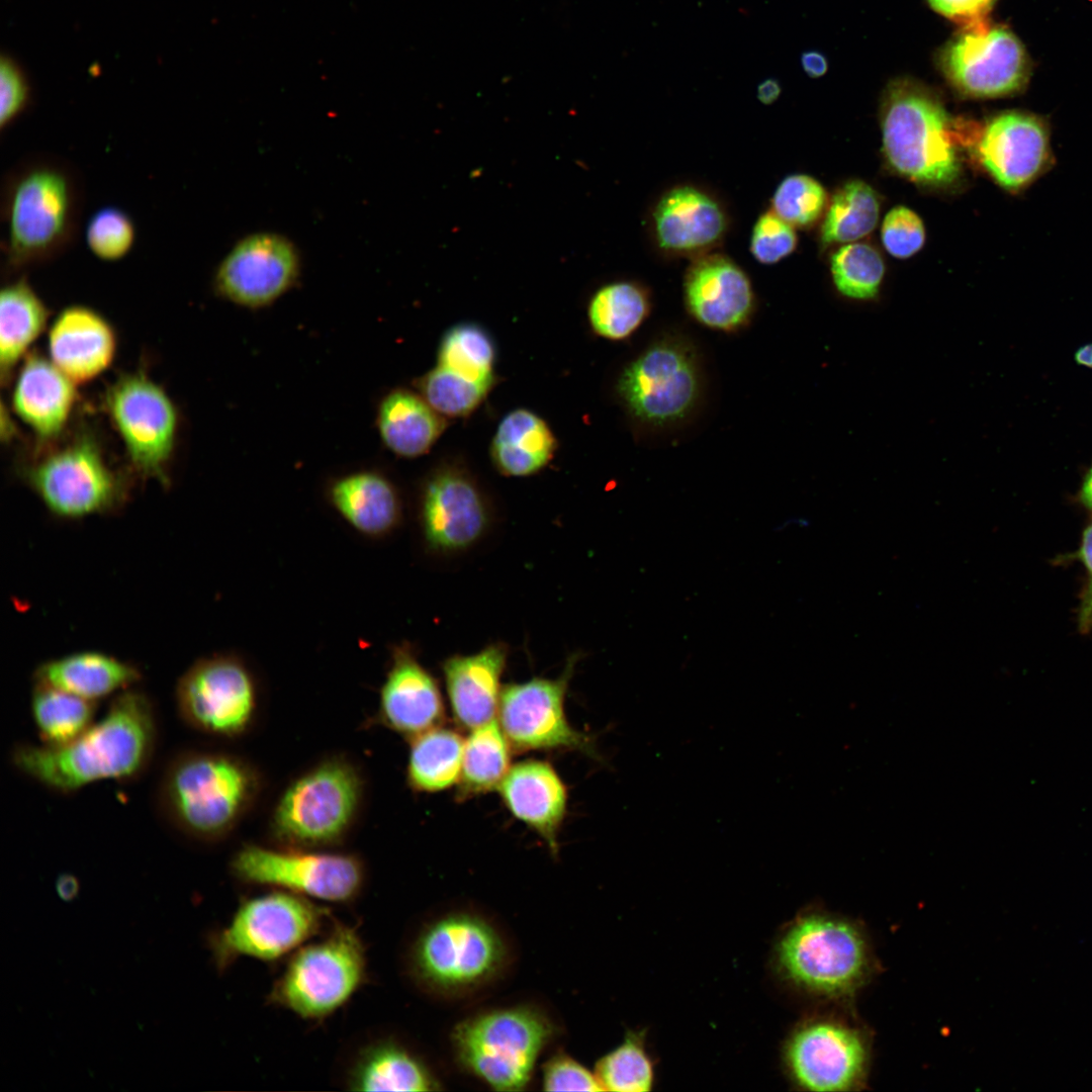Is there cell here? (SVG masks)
Wrapping results in <instances>:
<instances>
[{"mask_svg": "<svg viewBox=\"0 0 1092 1092\" xmlns=\"http://www.w3.org/2000/svg\"><path fill=\"white\" fill-rule=\"evenodd\" d=\"M731 226L726 204L708 188L690 182L666 188L651 205L648 231L667 258L695 259L714 252Z\"/></svg>", "mask_w": 1092, "mask_h": 1092, "instance_id": "cell-20", "label": "cell"}, {"mask_svg": "<svg viewBox=\"0 0 1092 1092\" xmlns=\"http://www.w3.org/2000/svg\"><path fill=\"white\" fill-rule=\"evenodd\" d=\"M79 888L78 880L71 874L61 875L56 883L57 893L65 901L73 900L77 896Z\"/></svg>", "mask_w": 1092, "mask_h": 1092, "instance_id": "cell-55", "label": "cell"}, {"mask_svg": "<svg viewBox=\"0 0 1092 1092\" xmlns=\"http://www.w3.org/2000/svg\"><path fill=\"white\" fill-rule=\"evenodd\" d=\"M444 701L436 678L403 642L392 647L391 661L379 697V720L412 739L442 725Z\"/></svg>", "mask_w": 1092, "mask_h": 1092, "instance_id": "cell-25", "label": "cell"}, {"mask_svg": "<svg viewBox=\"0 0 1092 1092\" xmlns=\"http://www.w3.org/2000/svg\"><path fill=\"white\" fill-rule=\"evenodd\" d=\"M947 80L966 96L996 98L1022 89L1029 75L1021 41L1003 26L966 25L940 56Z\"/></svg>", "mask_w": 1092, "mask_h": 1092, "instance_id": "cell-16", "label": "cell"}, {"mask_svg": "<svg viewBox=\"0 0 1092 1092\" xmlns=\"http://www.w3.org/2000/svg\"><path fill=\"white\" fill-rule=\"evenodd\" d=\"M556 440L546 422L535 413L518 408L499 422L490 455L504 475L524 477L537 473L552 459Z\"/></svg>", "mask_w": 1092, "mask_h": 1092, "instance_id": "cell-33", "label": "cell"}, {"mask_svg": "<svg viewBox=\"0 0 1092 1092\" xmlns=\"http://www.w3.org/2000/svg\"><path fill=\"white\" fill-rule=\"evenodd\" d=\"M230 870L244 884L336 904L355 901L366 881L365 866L358 856L318 849L246 844L232 857Z\"/></svg>", "mask_w": 1092, "mask_h": 1092, "instance_id": "cell-11", "label": "cell"}, {"mask_svg": "<svg viewBox=\"0 0 1092 1092\" xmlns=\"http://www.w3.org/2000/svg\"><path fill=\"white\" fill-rule=\"evenodd\" d=\"M1074 361L1079 366L1092 369V343L1080 346L1074 353Z\"/></svg>", "mask_w": 1092, "mask_h": 1092, "instance_id": "cell-56", "label": "cell"}, {"mask_svg": "<svg viewBox=\"0 0 1092 1092\" xmlns=\"http://www.w3.org/2000/svg\"><path fill=\"white\" fill-rule=\"evenodd\" d=\"M417 391L442 416L463 417L472 413L491 386L476 383L438 365L415 381Z\"/></svg>", "mask_w": 1092, "mask_h": 1092, "instance_id": "cell-43", "label": "cell"}, {"mask_svg": "<svg viewBox=\"0 0 1092 1092\" xmlns=\"http://www.w3.org/2000/svg\"><path fill=\"white\" fill-rule=\"evenodd\" d=\"M31 102L30 83L16 61L8 55L0 60V131L4 132L27 110Z\"/></svg>", "mask_w": 1092, "mask_h": 1092, "instance_id": "cell-48", "label": "cell"}, {"mask_svg": "<svg viewBox=\"0 0 1092 1092\" xmlns=\"http://www.w3.org/2000/svg\"><path fill=\"white\" fill-rule=\"evenodd\" d=\"M157 735L153 703L144 693L126 690L73 741L60 746L18 744L11 761L49 790L71 794L94 783L139 777L152 760Z\"/></svg>", "mask_w": 1092, "mask_h": 1092, "instance_id": "cell-1", "label": "cell"}, {"mask_svg": "<svg viewBox=\"0 0 1092 1092\" xmlns=\"http://www.w3.org/2000/svg\"><path fill=\"white\" fill-rule=\"evenodd\" d=\"M1061 560L1079 562L1085 572L1077 610L1078 630L1086 635L1092 631V519L1081 533L1077 549Z\"/></svg>", "mask_w": 1092, "mask_h": 1092, "instance_id": "cell-50", "label": "cell"}, {"mask_svg": "<svg viewBox=\"0 0 1092 1092\" xmlns=\"http://www.w3.org/2000/svg\"><path fill=\"white\" fill-rule=\"evenodd\" d=\"M505 943L479 916L453 913L425 923L408 941L404 964L420 986L459 991L478 986L502 968Z\"/></svg>", "mask_w": 1092, "mask_h": 1092, "instance_id": "cell-8", "label": "cell"}, {"mask_svg": "<svg viewBox=\"0 0 1092 1092\" xmlns=\"http://www.w3.org/2000/svg\"><path fill=\"white\" fill-rule=\"evenodd\" d=\"M778 959L795 985L831 998L854 993L870 967L860 930L847 920L817 913L799 917L787 929Z\"/></svg>", "mask_w": 1092, "mask_h": 1092, "instance_id": "cell-10", "label": "cell"}, {"mask_svg": "<svg viewBox=\"0 0 1092 1092\" xmlns=\"http://www.w3.org/2000/svg\"><path fill=\"white\" fill-rule=\"evenodd\" d=\"M863 1035L832 1019L808 1022L786 1046V1063L796 1084L810 1091H846L860 1084L868 1068Z\"/></svg>", "mask_w": 1092, "mask_h": 1092, "instance_id": "cell-21", "label": "cell"}, {"mask_svg": "<svg viewBox=\"0 0 1092 1092\" xmlns=\"http://www.w3.org/2000/svg\"><path fill=\"white\" fill-rule=\"evenodd\" d=\"M419 522L427 548L440 555L468 551L488 533L490 506L469 472L444 465L423 483L419 498Z\"/></svg>", "mask_w": 1092, "mask_h": 1092, "instance_id": "cell-18", "label": "cell"}, {"mask_svg": "<svg viewBox=\"0 0 1092 1092\" xmlns=\"http://www.w3.org/2000/svg\"><path fill=\"white\" fill-rule=\"evenodd\" d=\"M335 1081L348 1091H434L439 1082L423 1058L396 1033L365 1030L344 1046Z\"/></svg>", "mask_w": 1092, "mask_h": 1092, "instance_id": "cell-22", "label": "cell"}, {"mask_svg": "<svg viewBox=\"0 0 1092 1092\" xmlns=\"http://www.w3.org/2000/svg\"><path fill=\"white\" fill-rule=\"evenodd\" d=\"M495 349L489 335L475 324H458L443 336L437 365L467 380L489 385L494 382Z\"/></svg>", "mask_w": 1092, "mask_h": 1092, "instance_id": "cell-40", "label": "cell"}, {"mask_svg": "<svg viewBox=\"0 0 1092 1092\" xmlns=\"http://www.w3.org/2000/svg\"><path fill=\"white\" fill-rule=\"evenodd\" d=\"M830 270L836 290L844 297L869 301L875 299L885 276V263L871 245L848 244L830 259Z\"/></svg>", "mask_w": 1092, "mask_h": 1092, "instance_id": "cell-41", "label": "cell"}, {"mask_svg": "<svg viewBox=\"0 0 1092 1092\" xmlns=\"http://www.w3.org/2000/svg\"><path fill=\"white\" fill-rule=\"evenodd\" d=\"M508 655V646L498 641L442 663L449 705L460 727L470 731L497 717Z\"/></svg>", "mask_w": 1092, "mask_h": 1092, "instance_id": "cell-26", "label": "cell"}, {"mask_svg": "<svg viewBox=\"0 0 1092 1092\" xmlns=\"http://www.w3.org/2000/svg\"><path fill=\"white\" fill-rule=\"evenodd\" d=\"M367 975V951L358 928L334 917L322 934L287 958L267 1003L321 1021L347 1004Z\"/></svg>", "mask_w": 1092, "mask_h": 1092, "instance_id": "cell-4", "label": "cell"}, {"mask_svg": "<svg viewBox=\"0 0 1092 1092\" xmlns=\"http://www.w3.org/2000/svg\"><path fill=\"white\" fill-rule=\"evenodd\" d=\"M512 749L497 718L470 730L464 740L459 798L497 790L512 766Z\"/></svg>", "mask_w": 1092, "mask_h": 1092, "instance_id": "cell-36", "label": "cell"}, {"mask_svg": "<svg viewBox=\"0 0 1092 1092\" xmlns=\"http://www.w3.org/2000/svg\"><path fill=\"white\" fill-rule=\"evenodd\" d=\"M362 797L363 780L354 764L340 756L325 759L286 787L271 815V834L282 847L339 844L356 820Z\"/></svg>", "mask_w": 1092, "mask_h": 1092, "instance_id": "cell-6", "label": "cell"}, {"mask_svg": "<svg viewBox=\"0 0 1092 1092\" xmlns=\"http://www.w3.org/2000/svg\"><path fill=\"white\" fill-rule=\"evenodd\" d=\"M932 9L961 24L983 21L996 0H927Z\"/></svg>", "mask_w": 1092, "mask_h": 1092, "instance_id": "cell-51", "label": "cell"}, {"mask_svg": "<svg viewBox=\"0 0 1092 1092\" xmlns=\"http://www.w3.org/2000/svg\"><path fill=\"white\" fill-rule=\"evenodd\" d=\"M52 362L73 382L94 379L111 364L116 339L109 323L84 305L64 308L49 334Z\"/></svg>", "mask_w": 1092, "mask_h": 1092, "instance_id": "cell-28", "label": "cell"}, {"mask_svg": "<svg viewBox=\"0 0 1092 1092\" xmlns=\"http://www.w3.org/2000/svg\"><path fill=\"white\" fill-rule=\"evenodd\" d=\"M801 66L804 72L811 78H819L826 74L828 70L826 57L814 50L802 53Z\"/></svg>", "mask_w": 1092, "mask_h": 1092, "instance_id": "cell-53", "label": "cell"}, {"mask_svg": "<svg viewBox=\"0 0 1092 1092\" xmlns=\"http://www.w3.org/2000/svg\"><path fill=\"white\" fill-rule=\"evenodd\" d=\"M940 100L910 80L892 82L882 108L883 149L898 173L925 185L952 183L965 139Z\"/></svg>", "mask_w": 1092, "mask_h": 1092, "instance_id": "cell-5", "label": "cell"}, {"mask_svg": "<svg viewBox=\"0 0 1092 1092\" xmlns=\"http://www.w3.org/2000/svg\"><path fill=\"white\" fill-rule=\"evenodd\" d=\"M689 313L701 325L735 332L749 323L755 293L747 273L729 256L711 252L691 260L682 282Z\"/></svg>", "mask_w": 1092, "mask_h": 1092, "instance_id": "cell-24", "label": "cell"}, {"mask_svg": "<svg viewBox=\"0 0 1092 1092\" xmlns=\"http://www.w3.org/2000/svg\"><path fill=\"white\" fill-rule=\"evenodd\" d=\"M49 311L24 276L6 282L0 292V368L2 382L43 331Z\"/></svg>", "mask_w": 1092, "mask_h": 1092, "instance_id": "cell-34", "label": "cell"}, {"mask_svg": "<svg viewBox=\"0 0 1092 1092\" xmlns=\"http://www.w3.org/2000/svg\"><path fill=\"white\" fill-rule=\"evenodd\" d=\"M333 918L314 900L280 889L245 898L229 924L209 937L214 965L223 972L240 958H288L322 934Z\"/></svg>", "mask_w": 1092, "mask_h": 1092, "instance_id": "cell-7", "label": "cell"}, {"mask_svg": "<svg viewBox=\"0 0 1092 1092\" xmlns=\"http://www.w3.org/2000/svg\"><path fill=\"white\" fill-rule=\"evenodd\" d=\"M1073 502L1092 518V461L1084 467Z\"/></svg>", "mask_w": 1092, "mask_h": 1092, "instance_id": "cell-52", "label": "cell"}, {"mask_svg": "<svg viewBox=\"0 0 1092 1092\" xmlns=\"http://www.w3.org/2000/svg\"><path fill=\"white\" fill-rule=\"evenodd\" d=\"M980 163L995 182L1010 192L1032 184L1052 162L1050 131L1038 116L1007 111L981 127L975 143Z\"/></svg>", "mask_w": 1092, "mask_h": 1092, "instance_id": "cell-23", "label": "cell"}, {"mask_svg": "<svg viewBox=\"0 0 1092 1092\" xmlns=\"http://www.w3.org/2000/svg\"><path fill=\"white\" fill-rule=\"evenodd\" d=\"M651 298L644 285L635 281H615L593 295L587 309L593 331L602 338L622 341L629 338L649 315Z\"/></svg>", "mask_w": 1092, "mask_h": 1092, "instance_id": "cell-38", "label": "cell"}, {"mask_svg": "<svg viewBox=\"0 0 1092 1092\" xmlns=\"http://www.w3.org/2000/svg\"><path fill=\"white\" fill-rule=\"evenodd\" d=\"M782 84L776 78H765L756 87V98L763 105H771L782 94Z\"/></svg>", "mask_w": 1092, "mask_h": 1092, "instance_id": "cell-54", "label": "cell"}, {"mask_svg": "<svg viewBox=\"0 0 1092 1092\" xmlns=\"http://www.w3.org/2000/svg\"><path fill=\"white\" fill-rule=\"evenodd\" d=\"M260 778L242 758L218 751H185L166 767L159 787L163 813L182 833L201 841L225 837L255 802Z\"/></svg>", "mask_w": 1092, "mask_h": 1092, "instance_id": "cell-3", "label": "cell"}, {"mask_svg": "<svg viewBox=\"0 0 1092 1092\" xmlns=\"http://www.w3.org/2000/svg\"><path fill=\"white\" fill-rule=\"evenodd\" d=\"M617 392L630 415L642 424L665 427L695 410L701 392V373L693 348L665 338L654 342L625 367Z\"/></svg>", "mask_w": 1092, "mask_h": 1092, "instance_id": "cell-12", "label": "cell"}, {"mask_svg": "<svg viewBox=\"0 0 1092 1092\" xmlns=\"http://www.w3.org/2000/svg\"><path fill=\"white\" fill-rule=\"evenodd\" d=\"M181 718L193 729L224 738L251 726L257 687L247 665L233 655H213L192 664L176 687Z\"/></svg>", "mask_w": 1092, "mask_h": 1092, "instance_id": "cell-14", "label": "cell"}, {"mask_svg": "<svg viewBox=\"0 0 1092 1092\" xmlns=\"http://www.w3.org/2000/svg\"><path fill=\"white\" fill-rule=\"evenodd\" d=\"M326 495L353 529L370 538L387 536L402 520L400 492L378 469L364 468L341 474L329 482Z\"/></svg>", "mask_w": 1092, "mask_h": 1092, "instance_id": "cell-29", "label": "cell"}, {"mask_svg": "<svg viewBox=\"0 0 1092 1092\" xmlns=\"http://www.w3.org/2000/svg\"><path fill=\"white\" fill-rule=\"evenodd\" d=\"M140 671L131 664L97 651L69 654L39 665L35 682L97 702L135 684Z\"/></svg>", "mask_w": 1092, "mask_h": 1092, "instance_id": "cell-32", "label": "cell"}, {"mask_svg": "<svg viewBox=\"0 0 1092 1092\" xmlns=\"http://www.w3.org/2000/svg\"><path fill=\"white\" fill-rule=\"evenodd\" d=\"M106 407L134 468L165 482L178 428L169 395L145 374L131 373L109 388Z\"/></svg>", "mask_w": 1092, "mask_h": 1092, "instance_id": "cell-15", "label": "cell"}, {"mask_svg": "<svg viewBox=\"0 0 1092 1092\" xmlns=\"http://www.w3.org/2000/svg\"><path fill=\"white\" fill-rule=\"evenodd\" d=\"M84 187L76 168L50 154H30L2 178L0 217L4 270L18 273L50 263L77 240Z\"/></svg>", "mask_w": 1092, "mask_h": 1092, "instance_id": "cell-2", "label": "cell"}, {"mask_svg": "<svg viewBox=\"0 0 1092 1092\" xmlns=\"http://www.w3.org/2000/svg\"><path fill=\"white\" fill-rule=\"evenodd\" d=\"M879 212V199L870 185L860 180L847 182L831 200L821 226V245L853 242L869 235L877 225Z\"/></svg>", "mask_w": 1092, "mask_h": 1092, "instance_id": "cell-39", "label": "cell"}, {"mask_svg": "<svg viewBox=\"0 0 1092 1092\" xmlns=\"http://www.w3.org/2000/svg\"><path fill=\"white\" fill-rule=\"evenodd\" d=\"M75 384L52 361L28 356L15 383L13 408L37 437L54 439L65 428L73 410Z\"/></svg>", "mask_w": 1092, "mask_h": 1092, "instance_id": "cell-30", "label": "cell"}, {"mask_svg": "<svg viewBox=\"0 0 1092 1092\" xmlns=\"http://www.w3.org/2000/svg\"><path fill=\"white\" fill-rule=\"evenodd\" d=\"M84 237L88 250L95 258L113 263L124 259L133 249L136 226L128 212L107 205L90 216Z\"/></svg>", "mask_w": 1092, "mask_h": 1092, "instance_id": "cell-44", "label": "cell"}, {"mask_svg": "<svg viewBox=\"0 0 1092 1092\" xmlns=\"http://www.w3.org/2000/svg\"><path fill=\"white\" fill-rule=\"evenodd\" d=\"M375 427L390 452L402 458H416L429 452L446 423L444 416L419 391L395 387L379 398Z\"/></svg>", "mask_w": 1092, "mask_h": 1092, "instance_id": "cell-31", "label": "cell"}, {"mask_svg": "<svg viewBox=\"0 0 1092 1092\" xmlns=\"http://www.w3.org/2000/svg\"><path fill=\"white\" fill-rule=\"evenodd\" d=\"M553 1034L541 1012L519 1006L495 1009L463 1020L452 1040L461 1064L497 1091L523 1090L537 1059Z\"/></svg>", "mask_w": 1092, "mask_h": 1092, "instance_id": "cell-9", "label": "cell"}, {"mask_svg": "<svg viewBox=\"0 0 1092 1092\" xmlns=\"http://www.w3.org/2000/svg\"><path fill=\"white\" fill-rule=\"evenodd\" d=\"M542 1084L546 1091H603L596 1074L563 1054L545 1063Z\"/></svg>", "mask_w": 1092, "mask_h": 1092, "instance_id": "cell-49", "label": "cell"}, {"mask_svg": "<svg viewBox=\"0 0 1092 1092\" xmlns=\"http://www.w3.org/2000/svg\"><path fill=\"white\" fill-rule=\"evenodd\" d=\"M596 1076L603 1090L645 1092L653 1085V1065L645 1052L642 1037L630 1033L615 1050L597 1064Z\"/></svg>", "mask_w": 1092, "mask_h": 1092, "instance_id": "cell-42", "label": "cell"}, {"mask_svg": "<svg viewBox=\"0 0 1092 1092\" xmlns=\"http://www.w3.org/2000/svg\"><path fill=\"white\" fill-rule=\"evenodd\" d=\"M497 791L511 814L537 833L551 851H557L567 790L554 767L538 759L517 762Z\"/></svg>", "mask_w": 1092, "mask_h": 1092, "instance_id": "cell-27", "label": "cell"}, {"mask_svg": "<svg viewBox=\"0 0 1092 1092\" xmlns=\"http://www.w3.org/2000/svg\"><path fill=\"white\" fill-rule=\"evenodd\" d=\"M827 202L824 187L806 174H792L777 186L770 210L795 229H806L821 216Z\"/></svg>", "mask_w": 1092, "mask_h": 1092, "instance_id": "cell-45", "label": "cell"}, {"mask_svg": "<svg viewBox=\"0 0 1092 1092\" xmlns=\"http://www.w3.org/2000/svg\"><path fill=\"white\" fill-rule=\"evenodd\" d=\"M882 241L886 250L895 258L906 259L916 254L924 245L925 230L921 218L910 208L896 206L885 216Z\"/></svg>", "mask_w": 1092, "mask_h": 1092, "instance_id": "cell-47", "label": "cell"}, {"mask_svg": "<svg viewBox=\"0 0 1092 1092\" xmlns=\"http://www.w3.org/2000/svg\"><path fill=\"white\" fill-rule=\"evenodd\" d=\"M299 259L284 237L261 233L239 241L214 270L212 288L236 305L260 309L273 304L296 283Z\"/></svg>", "mask_w": 1092, "mask_h": 1092, "instance_id": "cell-19", "label": "cell"}, {"mask_svg": "<svg viewBox=\"0 0 1092 1092\" xmlns=\"http://www.w3.org/2000/svg\"><path fill=\"white\" fill-rule=\"evenodd\" d=\"M96 704L35 682L30 707L40 744L60 746L76 739L95 722Z\"/></svg>", "mask_w": 1092, "mask_h": 1092, "instance_id": "cell-37", "label": "cell"}, {"mask_svg": "<svg viewBox=\"0 0 1092 1092\" xmlns=\"http://www.w3.org/2000/svg\"><path fill=\"white\" fill-rule=\"evenodd\" d=\"M464 740L442 725L411 739L406 779L421 793H437L457 785L461 775Z\"/></svg>", "mask_w": 1092, "mask_h": 1092, "instance_id": "cell-35", "label": "cell"}, {"mask_svg": "<svg viewBox=\"0 0 1092 1092\" xmlns=\"http://www.w3.org/2000/svg\"><path fill=\"white\" fill-rule=\"evenodd\" d=\"M796 229L767 209L753 223L749 251L762 265H774L790 256L797 248Z\"/></svg>", "mask_w": 1092, "mask_h": 1092, "instance_id": "cell-46", "label": "cell"}, {"mask_svg": "<svg viewBox=\"0 0 1092 1092\" xmlns=\"http://www.w3.org/2000/svg\"><path fill=\"white\" fill-rule=\"evenodd\" d=\"M578 658L572 654L556 678L534 677L503 687L496 718L514 750L570 749L600 759L592 737L574 729L565 714Z\"/></svg>", "mask_w": 1092, "mask_h": 1092, "instance_id": "cell-13", "label": "cell"}, {"mask_svg": "<svg viewBox=\"0 0 1092 1092\" xmlns=\"http://www.w3.org/2000/svg\"><path fill=\"white\" fill-rule=\"evenodd\" d=\"M25 477L47 508L63 518L108 510L121 493L118 478L88 438L50 453L27 468Z\"/></svg>", "mask_w": 1092, "mask_h": 1092, "instance_id": "cell-17", "label": "cell"}]
</instances>
